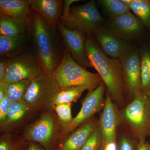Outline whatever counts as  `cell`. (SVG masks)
I'll use <instances>...</instances> for the list:
<instances>
[{"label":"cell","mask_w":150,"mask_h":150,"mask_svg":"<svg viewBox=\"0 0 150 150\" xmlns=\"http://www.w3.org/2000/svg\"><path fill=\"white\" fill-rule=\"evenodd\" d=\"M86 52L91 67L97 71L113 102L120 108L125 106L127 92L119 59L105 55L91 35L86 38Z\"/></svg>","instance_id":"cell-1"},{"label":"cell","mask_w":150,"mask_h":150,"mask_svg":"<svg viewBox=\"0 0 150 150\" xmlns=\"http://www.w3.org/2000/svg\"><path fill=\"white\" fill-rule=\"evenodd\" d=\"M33 11L32 13L30 12L27 22L28 30L32 36L36 57L43 73L53 75L59 64L51 33L53 29L39 13Z\"/></svg>","instance_id":"cell-2"},{"label":"cell","mask_w":150,"mask_h":150,"mask_svg":"<svg viewBox=\"0 0 150 150\" xmlns=\"http://www.w3.org/2000/svg\"><path fill=\"white\" fill-rule=\"evenodd\" d=\"M119 126L139 142L150 137V96L141 92L119 109Z\"/></svg>","instance_id":"cell-3"},{"label":"cell","mask_w":150,"mask_h":150,"mask_svg":"<svg viewBox=\"0 0 150 150\" xmlns=\"http://www.w3.org/2000/svg\"><path fill=\"white\" fill-rule=\"evenodd\" d=\"M53 76L60 88L87 86L92 91L103 82L98 74L90 72L79 65L66 50Z\"/></svg>","instance_id":"cell-4"},{"label":"cell","mask_w":150,"mask_h":150,"mask_svg":"<svg viewBox=\"0 0 150 150\" xmlns=\"http://www.w3.org/2000/svg\"><path fill=\"white\" fill-rule=\"evenodd\" d=\"M103 21L94 0L71 6L68 14L59 20V22L68 29L79 30L87 35H93L101 27Z\"/></svg>","instance_id":"cell-5"},{"label":"cell","mask_w":150,"mask_h":150,"mask_svg":"<svg viewBox=\"0 0 150 150\" xmlns=\"http://www.w3.org/2000/svg\"><path fill=\"white\" fill-rule=\"evenodd\" d=\"M53 75L43 73L31 81L23 101L37 110L54 108L55 97L60 89Z\"/></svg>","instance_id":"cell-6"},{"label":"cell","mask_w":150,"mask_h":150,"mask_svg":"<svg viewBox=\"0 0 150 150\" xmlns=\"http://www.w3.org/2000/svg\"><path fill=\"white\" fill-rule=\"evenodd\" d=\"M118 59L122 66L127 95L131 98V101L135 95L142 89L140 52L133 48Z\"/></svg>","instance_id":"cell-7"},{"label":"cell","mask_w":150,"mask_h":150,"mask_svg":"<svg viewBox=\"0 0 150 150\" xmlns=\"http://www.w3.org/2000/svg\"><path fill=\"white\" fill-rule=\"evenodd\" d=\"M43 73L36 57L27 54H22L11 59L3 82L12 83L25 80H32Z\"/></svg>","instance_id":"cell-8"},{"label":"cell","mask_w":150,"mask_h":150,"mask_svg":"<svg viewBox=\"0 0 150 150\" xmlns=\"http://www.w3.org/2000/svg\"><path fill=\"white\" fill-rule=\"evenodd\" d=\"M105 88V85L102 82L96 88L88 91L83 101L79 112L74 118H73L72 121L65 126L66 132L69 133L74 131L78 126L103 109Z\"/></svg>","instance_id":"cell-9"},{"label":"cell","mask_w":150,"mask_h":150,"mask_svg":"<svg viewBox=\"0 0 150 150\" xmlns=\"http://www.w3.org/2000/svg\"><path fill=\"white\" fill-rule=\"evenodd\" d=\"M103 145L108 146L117 144V130L119 126V108L106 92L104 106L99 119Z\"/></svg>","instance_id":"cell-10"},{"label":"cell","mask_w":150,"mask_h":150,"mask_svg":"<svg viewBox=\"0 0 150 150\" xmlns=\"http://www.w3.org/2000/svg\"><path fill=\"white\" fill-rule=\"evenodd\" d=\"M58 28L66 50L75 62L85 69L91 67L86 54L85 33L79 30L68 29L59 22Z\"/></svg>","instance_id":"cell-11"},{"label":"cell","mask_w":150,"mask_h":150,"mask_svg":"<svg viewBox=\"0 0 150 150\" xmlns=\"http://www.w3.org/2000/svg\"><path fill=\"white\" fill-rule=\"evenodd\" d=\"M93 35L103 53L112 59H119L133 47L130 42L120 38L109 28L100 27Z\"/></svg>","instance_id":"cell-12"},{"label":"cell","mask_w":150,"mask_h":150,"mask_svg":"<svg viewBox=\"0 0 150 150\" xmlns=\"http://www.w3.org/2000/svg\"><path fill=\"white\" fill-rule=\"evenodd\" d=\"M108 26L120 38L130 43L139 38L144 30V24L131 11L116 18L110 19Z\"/></svg>","instance_id":"cell-13"},{"label":"cell","mask_w":150,"mask_h":150,"mask_svg":"<svg viewBox=\"0 0 150 150\" xmlns=\"http://www.w3.org/2000/svg\"><path fill=\"white\" fill-rule=\"evenodd\" d=\"M55 131V123L51 113L44 114L25 130L24 136L29 141L36 142L46 147L52 142Z\"/></svg>","instance_id":"cell-14"},{"label":"cell","mask_w":150,"mask_h":150,"mask_svg":"<svg viewBox=\"0 0 150 150\" xmlns=\"http://www.w3.org/2000/svg\"><path fill=\"white\" fill-rule=\"evenodd\" d=\"M31 9L39 13L53 29L63 13L64 1L60 0H29Z\"/></svg>","instance_id":"cell-15"},{"label":"cell","mask_w":150,"mask_h":150,"mask_svg":"<svg viewBox=\"0 0 150 150\" xmlns=\"http://www.w3.org/2000/svg\"><path fill=\"white\" fill-rule=\"evenodd\" d=\"M99 126V120L91 118L80 126L62 145L61 150H80Z\"/></svg>","instance_id":"cell-16"},{"label":"cell","mask_w":150,"mask_h":150,"mask_svg":"<svg viewBox=\"0 0 150 150\" xmlns=\"http://www.w3.org/2000/svg\"><path fill=\"white\" fill-rule=\"evenodd\" d=\"M31 10L29 0H0V13L15 19L27 20Z\"/></svg>","instance_id":"cell-17"},{"label":"cell","mask_w":150,"mask_h":150,"mask_svg":"<svg viewBox=\"0 0 150 150\" xmlns=\"http://www.w3.org/2000/svg\"><path fill=\"white\" fill-rule=\"evenodd\" d=\"M28 30L27 20L15 19L0 15V34L7 37H15L25 34Z\"/></svg>","instance_id":"cell-18"},{"label":"cell","mask_w":150,"mask_h":150,"mask_svg":"<svg viewBox=\"0 0 150 150\" xmlns=\"http://www.w3.org/2000/svg\"><path fill=\"white\" fill-rule=\"evenodd\" d=\"M86 90L88 91H92L91 88L87 86L68 87L60 88L54 99V107L59 104L76 102L83 93Z\"/></svg>","instance_id":"cell-19"},{"label":"cell","mask_w":150,"mask_h":150,"mask_svg":"<svg viewBox=\"0 0 150 150\" xmlns=\"http://www.w3.org/2000/svg\"><path fill=\"white\" fill-rule=\"evenodd\" d=\"M128 6L134 14L150 29V0H121Z\"/></svg>","instance_id":"cell-20"},{"label":"cell","mask_w":150,"mask_h":150,"mask_svg":"<svg viewBox=\"0 0 150 150\" xmlns=\"http://www.w3.org/2000/svg\"><path fill=\"white\" fill-rule=\"evenodd\" d=\"M31 81L25 80L12 83L3 82L0 83V85L2 86L6 96L12 103L23 101Z\"/></svg>","instance_id":"cell-21"},{"label":"cell","mask_w":150,"mask_h":150,"mask_svg":"<svg viewBox=\"0 0 150 150\" xmlns=\"http://www.w3.org/2000/svg\"><path fill=\"white\" fill-rule=\"evenodd\" d=\"M141 59V92L150 96V51L143 49L140 52Z\"/></svg>","instance_id":"cell-22"},{"label":"cell","mask_w":150,"mask_h":150,"mask_svg":"<svg viewBox=\"0 0 150 150\" xmlns=\"http://www.w3.org/2000/svg\"><path fill=\"white\" fill-rule=\"evenodd\" d=\"M29 106L23 101L11 103L8 114L4 122L1 126L3 128H7L18 122L26 114Z\"/></svg>","instance_id":"cell-23"},{"label":"cell","mask_w":150,"mask_h":150,"mask_svg":"<svg viewBox=\"0 0 150 150\" xmlns=\"http://www.w3.org/2000/svg\"><path fill=\"white\" fill-rule=\"evenodd\" d=\"M98 2L110 19L121 16L130 11L131 10L121 0H100Z\"/></svg>","instance_id":"cell-24"},{"label":"cell","mask_w":150,"mask_h":150,"mask_svg":"<svg viewBox=\"0 0 150 150\" xmlns=\"http://www.w3.org/2000/svg\"><path fill=\"white\" fill-rule=\"evenodd\" d=\"M24 35L15 37H7L0 35V55L3 57H8L22 45L24 39Z\"/></svg>","instance_id":"cell-25"},{"label":"cell","mask_w":150,"mask_h":150,"mask_svg":"<svg viewBox=\"0 0 150 150\" xmlns=\"http://www.w3.org/2000/svg\"><path fill=\"white\" fill-rule=\"evenodd\" d=\"M139 142L124 131L117 139V150H136Z\"/></svg>","instance_id":"cell-26"},{"label":"cell","mask_w":150,"mask_h":150,"mask_svg":"<svg viewBox=\"0 0 150 150\" xmlns=\"http://www.w3.org/2000/svg\"><path fill=\"white\" fill-rule=\"evenodd\" d=\"M102 145V132L99 125L80 150H99Z\"/></svg>","instance_id":"cell-27"},{"label":"cell","mask_w":150,"mask_h":150,"mask_svg":"<svg viewBox=\"0 0 150 150\" xmlns=\"http://www.w3.org/2000/svg\"><path fill=\"white\" fill-rule=\"evenodd\" d=\"M71 105L72 103H63L56 105L54 107L59 119L63 123H66V126L73 119L71 110Z\"/></svg>","instance_id":"cell-28"},{"label":"cell","mask_w":150,"mask_h":150,"mask_svg":"<svg viewBox=\"0 0 150 150\" xmlns=\"http://www.w3.org/2000/svg\"><path fill=\"white\" fill-rule=\"evenodd\" d=\"M11 103V102L6 95L4 99L0 101V122L1 125L4 122L8 114Z\"/></svg>","instance_id":"cell-29"},{"label":"cell","mask_w":150,"mask_h":150,"mask_svg":"<svg viewBox=\"0 0 150 150\" xmlns=\"http://www.w3.org/2000/svg\"><path fill=\"white\" fill-rule=\"evenodd\" d=\"M11 59L4 58H1L0 59V83L4 80Z\"/></svg>","instance_id":"cell-30"},{"label":"cell","mask_w":150,"mask_h":150,"mask_svg":"<svg viewBox=\"0 0 150 150\" xmlns=\"http://www.w3.org/2000/svg\"><path fill=\"white\" fill-rule=\"evenodd\" d=\"M0 150H15L8 139H3L0 142Z\"/></svg>","instance_id":"cell-31"},{"label":"cell","mask_w":150,"mask_h":150,"mask_svg":"<svg viewBox=\"0 0 150 150\" xmlns=\"http://www.w3.org/2000/svg\"><path fill=\"white\" fill-rule=\"evenodd\" d=\"M136 150H150V144L148 142H139Z\"/></svg>","instance_id":"cell-32"},{"label":"cell","mask_w":150,"mask_h":150,"mask_svg":"<svg viewBox=\"0 0 150 150\" xmlns=\"http://www.w3.org/2000/svg\"><path fill=\"white\" fill-rule=\"evenodd\" d=\"M28 150H44L41 147L38 145L31 143L29 145V147Z\"/></svg>","instance_id":"cell-33"},{"label":"cell","mask_w":150,"mask_h":150,"mask_svg":"<svg viewBox=\"0 0 150 150\" xmlns=\"http://www.w3.org/2000/svg\"><path fill=\"white\" fill-rule=\"evenodd\" d=\"M6 96V93L2 86L0 85V101L4 99Z\"/></svg>","instance_id":"cell-34"},{"label":"cell","mask_w":150,"mask_h":150,"mask_svg":"<svg viewBox=\"0 0 150 150\" xmlns=\"http://www.w3.org/2000/svg\"><path fill=\"white\" fill-rule=\"evenodd\" d=\"M99 150H110V146H104L102 145Z\"/></svg>","instance_id":"cell-35"}]
</instances>
